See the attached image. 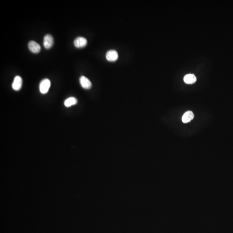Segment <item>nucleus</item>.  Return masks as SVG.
<instances>
[{"mask_svg":"<svg viewBox=\"0 0 233 233\" xmlns=\"http://www.w3.org/2000/svg\"><path fill=\"white\" fill-rule=\"evenodd\" d=\"M118 58V53L114 50H111L107 52L106 58L108 61L114 62L117 60Z\"/></svg>","mask_w":233,"mask_h":233,"instance_id":"6","label":"nucleus"},{"mask_svg":"<svg viewBox=\"0 0 233 233\" xmlns=\"http://www.w3.org/2000/svg\"><path fill=\"white\" fill-rule=\"evenodd\" d=\"M77 100L76 98L71 97L66 99L65 101L64 102L65 106L66 107H70L71 106L75 105L77 104Z\"/></svg>","mask_w":233,"mask_h":233,"instance_id":"10","label":"nucleus"},{"mask_svg":"<svg viewBox=\"0 0 233 233\" xmlns=\"http://www.w3.org/2000/svg\"><path fill=\"white\" fill-rule=\"evenodd\" d=\"M51 87V81L49 79H44L40 84V91L42 94H45L49 91Z\"/></svg>","mask_w":233,"mask_h":233,"instance_id":"1","label":"nucleus"},{"mask_svg":"<svg viewBox=\"0 0 233 233\" xmlns=\"http://www.w3.org/2000/svg\"><path fill=\"white\" fill-rule=\"evenodd\" d=\"M194 114L191 111H188L185 113L182 116V121L184 123L189 122L194 118Z\"/></svg>","mask_w":233,"mask_h":233,"instance_id":"8","label":"nucleus"},{"mask_svg":"<svg viewBox=\"0 0 233 233\" xmlns=\"http://www.w3.org/2000/svg\"><path fill=\"white\" fill-rule=\"evenodd\" d=\"M87 44V41L83 37H78L74 41V44L77 48H82L85 47Z\"/></svg>","mask_w":233,"mask_h":233,"instance_id":"2","label":"nucleus"},{"mask_svg":"<svg viewBox=\"0 0 233 233\" xmlns=\"http://www.w3.org/2000/svg\"><path fill=\"white\" fill-rule=\"evenodd\" d=\"M54 44V39L52 35L47 34L44 36L43 45L46 49H49L53 46Z\"/></svg>","mask_w":233,"mask_h":233,"instance_id":"4","label":"nucleus"},{"mask_svg":"<svg viewBox=\"0 0 233 233\" xmlns=\"http://www.w3.org/2000/svg\"><path fill=\"white\" fill-rule=\"evenodd\" d=\"M80 82L82 87L83 89H90L92 86V84L90 80L86 76H82L80 77Z\"/></svg>","mask_w":233,"mask_h":233,"instance_id":"7","label":"nucleus"},{"mask_svg":"<svg viewBox=\"0 0 233 233\" xmlns=\"http://www.w3.org/2000/svg\"><path fill=\"white\" fill-rule=\"evenodd\" d=\"M184 80L185 83L187 84H193L196 82V78L194 75L189 74L184 76Z\"/></svg>","mask_w":233,"mask_h":233,"instance_id":"9","label":"nucleus"},{"mask_svg":"<svg viewBox=\"0 0 233 233\" xmlns=\"http://www.w3.org/2000/svg\"><path fill=\"white\" fill-rule=\"evenodd\" d=\"M28 48L31 52L35 54L39 53L41 49L40 45L34 41L29 42L28 43Z\"/></svg>","mask_w":233,"mask_h":233,"instance_id":"3","label":"nucleus"},{"mask_svg":"<svg viewBox=\"0 0 233 233\" xmlns=\"http://www.w3.org/2000/svg\"><path fill=\"white\" fill-rule=\"evenodd\" d=\"M23 83L22 78L19 76H15L14 81L12 83V87L15 91H19L21 89Z\"/></svg>","mask_w":233,"mask_h":233,"instance_id":"5","label":"nucleus"}]
</instances>
